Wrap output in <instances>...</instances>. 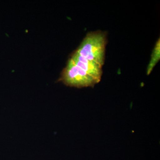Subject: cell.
Instances as JSON below:
<instances>
[{
  "mask_svg": "<svg viewBox=\"0 0 160 160\" xmlns=\"http://www.w3.org/2000/svg\"><path fill=\"white\" fill-rule=\"evenodd\" d=\"M160 58V41L158 39L156 43L155 46L154 47L152 53L151 54V58L147 69V74L149 75L153 70V68L156 64L158 62Z\"/></svg>",
  "mask_w": 160,
  "mask_h": 160,
  "instance_id": "obj_4",
  "label": "cell"
},
{
  "mask_svg": "<svg viewBox=\"0 0 160 160\" xmlns=\"http://www.w3.org/2000/svg\"><path fill=\"white\" fill-rule=\"evenodd\" d=\"M107 33L100 30L90 32L74 52L89 61L103 66L105 63Z\"/></svg>",
  "mask_w": 160,
  "mask_h": 160,
  "instance_id": "obj_1",
  "label": "cell"
},
{
  "mask_svg": "<svg viewBox=\"0 0 160 160\" xmlns=\"http://www.w3.org/2000/svg\"><path fill=\"white\" fill-rule=\"evenodd\" d=\"M70 59L76 66L79 67L92 77L100 82L102 75V67L98 63L89 61L73 52Z\"/></svg>",
  "mask_w": 160,
  "mask_h": 160,
  "instance_id": "obj_3",
  "label": "cell"
},
{
  "mask_svg": "<svg viewBox=\"0 0 160 160\" xmlns=\"http://www.w3.org/2000/svg\"><path fill=\"white\" fill-rule=\"evenodd\" d=\"M60 80L66 86L78 88L93 87L100 82L76 66L70 58Z\"/></svg>",
  "mask_w": 160,
  "mask_h": 160,
  "instance_id": "obj_2",
  "label": "cell"
}]
</instances>
